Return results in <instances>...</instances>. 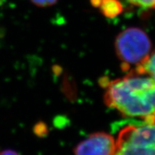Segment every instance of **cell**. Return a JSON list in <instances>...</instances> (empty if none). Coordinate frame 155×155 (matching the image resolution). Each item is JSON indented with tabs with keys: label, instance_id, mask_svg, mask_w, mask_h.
<instances>
[{
	"label": "cell",
	"instance_id": "cell-2",
	"mask_svg": "<svg viewBox=\"0 0 155 155\" xmlns=\"http://www.w3.org/2000/svg\"><path fill=\"white\" fill-rule=\"evenodd\" d=\"M152 43L144 30L129 28L121 31L115 40V50L124 71L139 66L151 53Z\"/></svg>",
	"mask_w": 155,
	"mask_h": 155
},
{
	"label": "cell",
	"instance_id": "cell-4",
	"mask_svg": "<svg viewBox=\"0 0 155 155\" xmlns=\"http://www.w3.org/2000/svg\"><path fill=\"white\" fill-rule=\"evenodd\" d=\"M116 140L106 132L91 134L74 149L75 155H114Z\"/></svg>",
	"mask_w": 155,
	"mask_h": 155
},
{
	"label": "cell",
	"instance_id": "cell-10",
	"mask_svg": "<svg viewBox=\"0 0 155 155\" xmlns=\"http://www.w3.org/2000/svg\"><path fill=\"white\" fill-rule=\"evenodd\" d=\"M89 1H90V2L91 4L93 7L98 8L99 6L101 5V4L103 0H89Z\"/></svg>",
	"mask_w": 155,
	"mask_h": 155
},
{
	"label": "cell",
	"instance_id": "cell-1",
	"mask_svg": "<svg viewBox=\"0 0 155 155\" xmlns=\"http://www.w3.org/2000/svg\"><path fill=\"white\" fill-rule=\"evenodd\" d=\"M104 103L127 117L155 124V82L150 76L127 72L104 83Z\"/></svg>",
	"mask_w": 155,
	"mask_h": 155
},
{
	"label": "cell",
	"instance_id": "cell-3",
	"mask_svg": "<svg viewBox=\"0 0 155 155\" xmlns=\"http://www.w3.org/2000/svg\"><path fill=\"white\" fill-rule=\"evenodd\" d=\"M114 155H155V124L124 127L116 140Z\"/></svg>",
	"mask_w": 155,
	"mask_h": 155
},
{
	"label": "cell",
	"instance_id": "cell-5",
	"mask_svg": "<svg viewBox=\"0 0 155 155\" xmlns=\"http://www.w3.org/2000/svg\"><path fill=\"white\" fill-rule=\"evenodd\" d=\"M98 8L107 18H114L123 12V6L119 0H103Z\"/></svg>",
	"mask_w": 155,
	"mask_h": 155
},
{
	"label": "cell",
	"instance_id": "cell-7",
	"mask_svg": "<svg viewBox=\"0 0 155 155\" xmlns=\"http://www.w3.org/2000/svg\"><path fill=\"white\" fill-rule=\"evenodd\" d=\"M127 2L133 6L143 9H155V0H127Z\"/></svg>",
	"mask_w": 155,
	"mask_h": 155
},
{
	"label": "cell",
	"instance_id": "cell-9",
	"mask_svg": "<svg viewBox=\"0 0 155 155\" xmlns=\"http://www.w3.org/2000/svg\"><path fill=\"white\" fill-rule=\"evenodd\" d=\"M0 155H20L16 151L12 150H0Z\"/></svg>",
	"mask_w": 155,
	"mask_h": 155
},
{
	"label": "cell",
	"instance_id": "cell-8",
	"mask_svg": "<svg viewBox=\"0 0 155 155\" xmlns=\"http://www.w3.org/2000/svg\"><path fill=\"white\" fill-rule=\"evenodd\" d=\"M32 4L40 7H47L55 5L58 0H30Z\"/></svg>",
	"mask_w": 155,
	"mask_h": 155
},
{
	"label": "cell",
	"instance_id": "cell-6",
	"mask_svg": "<svg viewBox=\"0 0 155 155\" xmlns=\"http://www.w3.org/2000/svg\"><path fill=\"white\" fill-rule=\"evenodd\" d=\"M128 72H133L137 74H144L150 76L155 82V51L151 53L145 61L139 66L130 70Z\"/></svg>",
	"mask_w": 155,
	"mask_h": 155
}]
</instances>
